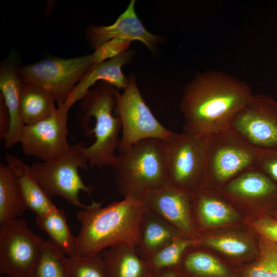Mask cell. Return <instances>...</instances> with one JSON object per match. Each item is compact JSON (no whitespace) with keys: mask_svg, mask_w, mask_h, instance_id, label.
I'll return each mask as SVG.
<instances>
[{"mask_svg":"<svg viewBox=\"0 0 277 277\" xmlns=\"http://www.w3.org/2000/svg\"><path fill=\"white\" fill-rule=\"evenodd\" d=\"M252 95L247 83L229 74L196 73L184 87L180 103L184 131L207 136L230 128Z\"/></svg>","mask_w":277,"mask_h":277,"instance_id":"obj_1","label":"cell"},{"mask_svg":"<svg viewBox=\"0 0 277 277\" xmlns=\"http://www.w3.org/2000/svg\"><path fill=\"white\" fill-rule=\"evenodd\" d=\"M92 201L76 213L81 224L76 237L77 256L100 254L106 248L128 244L136 247L145 207L141 200L124 197L105 207Z\"/></svg>","mask_w":277,"mask_h":277,"instance_id":"obj_2","label":"cell"},{"mask_svg":"<svg viewBox=\"0 0 277 277\" xmlns=\"http://www.w3.org/2000/svg\"><path fill=\"white\" fill-rule=\"evenodd\" d=\"M111 166L120 194L141 200L168 186L167 142L155 138L141 140L119 151Z\"/></svg>","mask_w":277,"mask_h":277,"instance_id":"obj_3","label":"cell"},{"mask_svg":"<svg viewBox=\"0 0 277 277\" xmlns=\"http://www.w3.org/2000/svg\"><path fill=\"white\" fill-rule=\"evenodd\" d=\"M117 89L105 81H100L80 100L82 112L81 122L87 128L90 118L95 120L94 127L87 129L88 135L94 134L95 141L83 152L91 167L103 168L111 166L114 161L115 150L120 142L119 132L122 129L120 118L114 116Z\"/></svg>","mask_w":277,"mask_h":277,"instance_id":"obj_4","label":"cell"},{"mask_svg":"<svg viewBox=\"0 0 277 277\" xmlns=\"http://www.w3.org/2000/svg\"><path fill=\"white\" fill-rule=\"evenodd\" d=\"M83 143L70 145L61 156L49 161L34 162L30 166L32 176L50 198L59 196L70 204L86 208L78 196L81 191L90 197L94 190L86 185L78 174V169H88V161L84 155Z\"/></svg>","mask_w":277,"mask_h":277,"instance_id":"obj_5","label":"cell"},{"mask_svg":"<svg viewBox=\"0 0 277 277\" xmlns=\"http://www.w3.org/2000/svg\"><path fill=\"white\" fill-rule=\"evenodd\" d=\"M205 137L206 164L203 188L212 185L221 187L241 172L256 166L260 149L231 129Z\"/></svg>","mask_w":277,"mask_h":277,"instance_id":"obj_6","label":"cell"},{"mask_svg":"<svg viewBox=\"0 0 277 277\" xmlns=\"http://www.w3.org/2000/svg\"><path fill=\"white\" fill-rule=\"evenodd\" d=\"M128 80L124 92L121 94L118 89L116 92L114 112L121 120L122 129L118 151L146 138L167 142L174 132L165 128L153 114L141 94L135 75L131 74Z\"/></svg>","mask_w":277,"mask_h":277,"instance_id":"obj_7","label":"cell"},{"mask_svg":"<svg viewBox=\"0 0 277 277\" xmlns=\"http://www.w3.org/2000/svg\"><path fill=\"white\" fill-rule=\"evenodd\" d=\"M167 143L168 186L191 193L203 188L205 137L183 131L174 132Z\"/></svg>","mask_w":277,"mask_h":277,"instance_id":"obj_8","label":"cell"},{"mask_svg":"<svg viewBox=\"0 0 277 277\" xmlns=\"http://www.w3.org/2000/svg\"><path fill=\"white\" fill-rule=\"evenodd\" d=\"M46 243L21 218L1 224L0 273L9 277H34Z\"/></svg>","mask_w":277,"mask_h":277,"instance_id":"obj_9","label":"cell"},{"mask_svg":"<svg viewBox=\"0 0 277 277\" xmlns=\"http://www.w3.org/2000/svg\"><path fill=\"white\" fill-rule=\"evenodd\" d=\"M93 64L91 54L69 58L54 57L19 66L18 72L23 81L33 82L49 90L60 107Z\"/></svg>","mask_w":277,"mask_h":277,"instance_id":"obj_10","label":"cell"},{"mask_svg":"<svg viewBox=\"0 0 277 277\" xmlns=\"http://www.w3.org/2000/svg\"><path fill=\"white\" fill-rule=\"evenodd\" d=\"M230 128L258 149L277 148V101L267 94H253Z\"/></svg>","mask_w":277,"mask_h":277,"instance_id":"obj_11","label":"cell"},{"mask_svg":"<svg viewBox=\"0 0 277 277\" xmlns=\"http://www.w3.org/2000/svg\"><path fill=\"white\" fill-rule=\"evenodd\" d=\"M69 109L64 104L44 120L25 125L19 143L25 155L49 161L57 159L67 151L70 146L67 139Z\"/></svg>","mask_w":277,"mask_h":277,"instance_id":"obj_12","label":"cell"},{"mask_svg":"<svg viewBox=\"0 0 277 277\" xmlns=\"http://www.w3.org/2000/svg\"><path fill=\"white\" fill-rule=\"evenodd\" d=\"M141 200L147 209L195 239L193 193L167 186L148 193Z\"/></svg>","mask_w":277,"mask_h":277,"instance_id":"obj_13","label":"cell"},{"mask_svg":"<svg viewBox=\"0 0 277 277\" xmlns=\"http://www.w3.org/2000/svg\"><path fill=\"white\" fill-rule=\"evenodd\" d=\"M135 3V0H131L113 24L92 26L88 28L86 38L94 50L110 40L118 39L130 42L138 41L151 52H155L157 45L162 43L163 39L145 27L136 13Z\"/></svg>","mask_w":277,"mask_h":277,"instance_id":"obj_14","label":"cell"},{"mask_svg":"<svg viewBox=\"0 0 277 277\" xmlns=\"http://www.w3.org/2000/svg\"><path fill=\"white\" fill-rule=\"evenodd\" d=\"M221 187L229 197L263 203L277 210V183L256 166L241 172Z\"/></svg>","mask_w":277,"mask_h":277,"instance_id":"obj_15","label":"cell"},{"mask_svg":"<svg viewBox=\"0 0 277 277\" xmlns=\"http://www.w3.org/2000/svg\"><path fill=\"white\" fill-rule=\"evenodd\" d=\"M15 54L2 62L0 67V95L3 97L10 116V125L5 138V146L10 148L19 143L25 125L19 110V98L23 80L18 72Z\"/></svg>","mask_w":277,"mask_h":277,"instance_id":"obj_16","label":"cell"},{"mask_svg":"<svg viewBox=\"0 0 277 277\" xmlns=\"http://www.w3.org/2000/svg\"><path fill=\"white\" fill-rule=\"evenodd\" d=\"M134 51L127 49L116 56L105 61L93 64L74 88L65 103L70 108L80 101L98 81H105L117 89H125L129 80L123 73L122 68L129 64Z\"/></svg>","mask_w":277,"mask_h":277,"instance_id":"obj_17","label":"cell"},{"mask_svg":"<svg viewBox=\"0 0 277 277\" xmlns=\"http://www.w3.org/2000/svg\"><path fill=\"white\" fill-rule=\"evenodd\" d=\"M6 161L15 178L26 210L31 211L35 216H41L57 208L32 176L30 166L8 153Z\"/></svg>","mask_w":277,"mask_h":277,"instance_id":"obj_18","label":"cell"},{"mask_svg":"<svg viewBox=\"0 0 277 277\" xmlns=\"http://www.w3.org/2000/svg\"><path fill=\"white\" fill-rule=\"evenodd\" d=\"M184 236L188 237L145 208L140 225L136 251L140 256L145 260L174 239Z\"/></svg>","mask_w":277,"mask_h":277,"instance_id":"obj_19","label":"cell"},{"mask_svg":"<svg viewBox=\"0 0 277 277\" xmlns=\"http://www.w3.org/2000/svg\"><path fill=\"white\" fill-rule=\"evenodd\" d=\"M107 277H152L147 262L138 254L136 247L118 244L102 251Z\"/></svg>","mask_w":277,"mask_h":277,"instance_id":"obj_20","label":"cell"},{"mask_svg":"<svg viewBox=\"0 0 277 277\" xmlns=\"http://www.w3.org/2000/svg\"><path fill=\"white\" fill-rule=\"evenodd\" d=\"M51 93L32 82L23 81L19 98L21 118L25 125H31L50 116L55 110Z\"/></svg>","mask_w":277,"mask_h":277,"instance_id":"obj_21","label":"cell"},{"mask_svg":"<svg viewBox=\"0 0 277 277\" xmlns=\"http://www.w3.org/2000/svg\"><path fill=\"white\" fill-rule=\"evenodd\" d=\"M193 210L201 227L216 226L233 222L238 214L223 199L202 188L193 193Z\"/></svg>","mask_w":277,"mask_h":277,"instance_id":"obj_22","label":"cell"},{"mask_svg":"<svg viewBox=\"0 0 277 277\" xmlns=\"http://www.w3.org/2000/svg\"><path fill=\"white\" fill-rule=\"evenodd\" d=\"M191 246L175 267L183 277H232L230 270L215 258L201 250H191Z\"/></svg>","mask_w":277,"mask_h":277,"instance_id":"obj_23","label":"cell"},{"mask_svg":"<svg viewBox=\"0 0 277 277\" xmlns=\"http://www.w3.org/2000/svg\"><path fill=\"white\" fill-rule=\"evenodd\" d=\"M35 220L38 227L45 231L68 257L77 256L76 237L71 233L63 209L57 208L45 215L35 216Z\"/></svg>","mask_w":277,"mask_h":277,"instance_id":"obj_24","label":"cell"},{"mask_svg":"<svg viewBox=\"0 0 277 277\" xmlns=\"http://www.w3.org/2000/svg\"><path fill=\"white\" fill-rule=\"evenodd\" d=\"M26 208L15 178L7 165L0 163V224L19 218Z\"/></svg>","mask_w":277,"mask_h":277,"instance_id":"obj_25","label":"cell"},{"mask_svg":"<svg viewBox=\"0 0 277 277\" xmlns=\"http://www.w3.org/2000/svg\"><path fill=\"white\" fill-rule=\"evenodd\" d=\"M34 277H71L68 256L50 239L46 241Z\"/></svg>","mask_w":277,"mask_h":277,"instance_id":"obj_26","label":"cell"},{"mask_svg":"<svg viewBox=\"0 0 277 277\" xmlns=\"http://www.w3.org/2000/svg\"><path fill=\"white\" fill-rule=\"evenodd\" d=\"M256 260L246 267L241 277H277V244L260 236Z\"/></svg>","mask_w":277,"mask_h":277,"instance_id":"obj_27","label":"cell"},{"mask_svg":"<svg viewBox=\"0 0 277 277\" xmlns=\"http://www.w3.org/2000/svg\"><path fill=\"white\" fill-rule=\"evenodd\" d=\"M196 243L195 239L179 237L145 259L152 272L175 267L180 262L186 249Z\"/></svg>","mask_w":277,"mask_h":277,"instance_id":"obj_28","label":"cell"},{"mask_svg":"<svg viewBox=\"0 0 277 277\" xmlns=\"http://www.w3.org/2000/svg\"><path fill=\"white\" fill-rule=\"evenodd\" d=\"M71 277H107L100 254L68 257Z\"/></svg>","mask_w":277,"mask_h":277,"instance_id":"obj_29","label":"cell"},{"mask_svg":"<svg viewBox=\"0 0 277 277\" xmlns=\"http://www.w3.org/2000/svg\"><path fill=\"white\" fill-rule=\"evenodd\" d=\"M201 242L231 256H241L249 250L247 243L231 236H209L203 239Z\"/></svg>","mask_w":277,"mask_h":277,"instance_id":"obj_30","label":"cell"},{"mask_svg":"<svg viewBox=\"0 0 277 277\" xmlns=\"http://www.w3.org/2000/svg\"><path fill=\"white\" fill-rule=\"evenodd\" d=\"M130 43L118 39H113L105 43L91 54L93 63H100L116 56L127 50Z\"/></svg>","mask_w":277,"mask_h":277,"instance_id":"obj_31","label":"cell"},{"mask_svg":"<svg viewBox=\"0 0 277 277\" xmlns=\"http://www.w3.org/2000/svg\"><path fill=\"white\" fill-rule=\"evenodd\" d=\"M256 167L277 183V148L260 149Z\"/></svg>","mask_w":277,"mask_h":277,"instance_id":"obj_32","label":"cell"},{"mask_svg":"<svg viewBox=\"0 0 277 277\" xmlns=\"http://www.w3.org/2000/svg\"><path fill=\"white\" fill-rule=\"evenodd\" d=\"M254 227L260 236L277 244V220L270 216L258 221Z\"/></svg>","mask_w":277,"mask_h":277,"instance_id":"obj_33","label":"cell"},{"mask_svg":"<svg viewBox=\"0 0 277 277\" xmlns=\"http://www.w3.org/2000/svg\"><path fill=\"white\" fill-rule=\"evenodd\" d=\"M10 125V116L3 97L0 95V138L5 140Z\"/></svg>","mask_w":277,"mask_h":277,"instance_id":"obj_34","label":"cell"},{"mask_svg":"<svg viewBox=\"0 0 277 277\" xmlns=\"http://www.w3.org/2000/svg\"><path fill=\"white\" fill-rule=\"evenodd\" d=\"M152 277H183L175 267L167 268L153 272Z\"/></svg>","mask_w":277,"mask_h":277,"instance_id":"obj_35","label":"cell"},{"mask_svg":"<svg viewBox=\"0 0 277 277\" xmlns=\"http://www.w3.org/2000/svg\"><path fill=\"white\" fill-rule=\"evenodd\" d=\"M275 90L276 94V96H277V84H276V85L275 86Z\"/></svg>","mask_w":277,"mask_h":277,"instance_id":"obj_36","label":"cell"},{"mask_svg":"<svg viewBox=\"0 0 277 277\" xmlns=\"http://www.w3.org/2000/svg\"><path fill=\"white\" fill-rule=\"evenodd\" d=\"M275 218L277 219V213L275 214Z\"/></svg>","mask_w":277,"mask_h":277,"instance_id":"obj_37","label":"cell"}]
</instances>
